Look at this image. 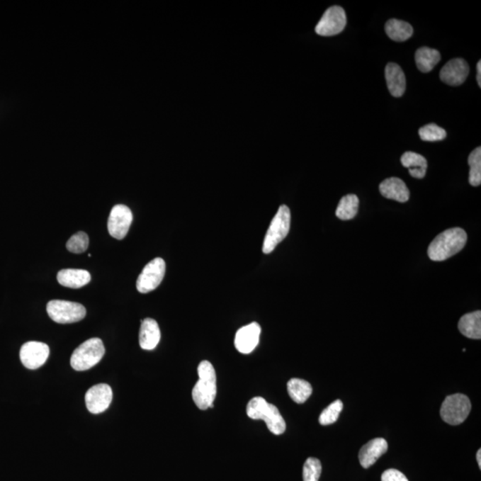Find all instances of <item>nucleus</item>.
Instances as JSON below:
<instances>
[{"label":"nucleus","mask_w":481,"mask_h":481,"mask_svg":"<svg viewBox=\"0 0 481 481\" xmlns=\"http://www.w3.org/2000/svg\"><path fill=\"white\" fill-rule=\"evenodd\" d=\"M105 353V346L102 340L99 338L89 339L79 345L72 353V368L76 371H86V370L94 368L101 361Z\"/></svg>","instance_id":"20e7f679"},{"label":"nucleus","mask_w":481,"mask_h":481,"mask_svg":"<svg viewBox=\"0 0 481 481\" xmlns=\"http://www.w3.org/2000/svg\"><path fill=\"white\" fill-rule=\"evenodd\" d=\"M342 409H344L342 401L340 400H335L322 412L319 417V424L323 426H327V425L336 423Z\"/></svg>","instance_id":"bb28decb"},{"label":"nucleus","mask_w":481,"mask_h":481,"mask_svg":"<svg viewBox=\"0 0 481 481\" xmlns=\"http://www.w3.org/2000/svg\"><path fill=\"white\" fill-rule=\"evenodd\" d=\"M113 390L108 384L100 383L90 387L85 396L86 406L90 413L100 414L110 407Z\"/></svg>","instance_id":"f8f14e48"},{"label":"nucleus","mask_w":481,"mask_h":481,"mask_svg":"<svg viewBox=\"0 0 481 481\" xmlns=\"http://www.w3.org/2000/svg\"><path fill=\"white\" fill-rule=\"evenodd\" d=\"M161 340V331L157 321L145 318L141 322L140 332V347L145 351H153Z\"/></svg>","instance_id":"f3484780"},{"label":"nucleus","mask_w":481,"mask_h":481,"mask_svg":"<svg viewBox=\"0 0 481 481\" xmlns=\"http://www.w3.org/2000/svg\"><path fill=\"white\" fill-rule=\"evenodd\" d=\"M467 238L466 232L463 228H450L442 232L429 247V258L434 261H446L463 250Z\"/></svg>","instance_id":"f257e3e1"},{"label":"nucleus","mask_w":481,"mask_h":481,"mask_svg":"<svg viewBox=\"0 0 481 481\" xmlns=\"http://www.w3.org/2000/svg\"><path fill=\"white\" fill-rule=\"evenodd\" d=\"M441 55L438 50H432L428 47L419 48L415 53V62H417L419 71L427 74L432 71L436 65L441 61Z\"/></svg>","instance_id":"4be33fe9"},{"label":"nucleus","mask_w":481,"mask_h":481,"mask_svg":"<svg viewBox=\"0 0 481 481\" xmlns=\"http://www.w3.org/2000/svg\"><path fill=\"white\" fill-rule=\"evenodd\" d=\"M50 356V347L43 342L29 341L23 345L20 359L26 368L35 370L46 363Z\"/></svg>","instance_id":"9b49d317"},{"label":"nucleus","mask_w":481,"mask_h":481,"mask_svg":"<svg viewBox=\"0 0 481 481\" xmlns=\"http://www.w3.org/2000/svg\"><path fill=\"white\" fill-rule=\"evenodd\" d=\"M380 192L387 199L407 203L409 200L410 192L402 179L390 178L384 180L380 185Z\"/></svg>","instance_id":"dca6fc26"},{"label":"nucleus","mask_w":481,"mask_h":481,"mask_svg":"<svg viewBox=\"0 0 481 481\" xmlns=\"http://www.w3.org/2000/svg\"><path fill=\"white\" fill-rule=\"evenodd\" d=\"M382 481H408V480L400 470L389 469L383 473Z\"/></svg>","instance_id":"7c9ffc66"},{"label":"nucleus","mask_w":481,"mask_h":481,"mask_svg":"<svg viewBox=\"0 0 481 481\" xmlns=\"http://www.w3.org/2000/svg\"><path fill=\"white\" fill-rule=\"evenodd\" d=\"M459 331L463 336L473 340L481 338V312L480 310L468 313L461 317L458 323Z\"/></svg>","instance_id":"aec40b11"},{"label":"nucleus","mask_w":481,"mask_h":481,"mask_svg":"<svg viewBox=\"0 0 481 481\" xmlns=\"http://www.w3.org/2000/svg\"><path fill=\"white\" fill-rule=\"evenodd\" d=\"M419 136L421 140L428 142L441 141L445 140L446 132L442 128L436 125L434 123L427 124L419 130Z\"/></svg>","instance_id":"c85d7f7f"},{"label":"nucleus","mask_w":481,"mask_h":481,"mask_svg":"<svg viewBox=\"0 0 481 481\" xmlns=\"http://www.w3.org/2000/svg\"><path fill=\"white\" fill-rule=\"evenodd\" d=\"M385 78L390 94L395 98L404 95L407 88L406 76L399 64L389 63L385 68Z\"/></svg>","instance_id":"a211bd4d"},{"label":"nucleus","mask_w":481,"mask_h":481,"mask_svg":"<svg viewBox=\"0 0 481 481\" xmlns=\"http://www.w3.org/2000/svg\"><path fill=\"white\" fill-rule=\"evenodd\" d=\"M470 72L469 64L462 58L452 59L441 69L439 77L449 86H460L466 81Z\"/></svg>","instance_id":"4468645a"},{"label":"nucleus","mask_w":481,"mask_h":481,"mask_svg":"<svg viewBox=\"0 0 481 481\" xmlns=\"http://www.w3.org/2000/svg\"><path fill=\"white\" fill-rule=\"evenodd\" d=\"M91 280L89 272L84 269H63L58 272L57 281L61 285L79 289L88 285Z\"/></svg>","instance_id":"6ab92c4d"},{"label":"nucleus","mask_w":481,"mask_h":481,"mask_svg":"<svg viewBox=\"0 0 481 481\" xmlns=\"http://www.w3.org/2000/svg\"><path fill=\"white\" fill-rule=\"evenodd\" d=\"M290 227V212L286 205L280 206L274 219L266 232L262 251L265 254H271L278 244L287 237Z\"/></svg>","instance_id":"39448f33"},{"label":"nucleus","mask_w":481,"mask_h":481,"mask_svg":"<svg viewBox=\"0 0 481 481\" xmlns=\"http://www.w3.org/2000/svg\"><path fill=\"white\" fill-rule=\"evenodd\" d=\"M477 84H479L480 86H481V62L479 61V63L477 64Z\"/></svg>","instance_id":"2f4dec72"},{"label":"nucleus","mask_w":481,"mask_h":481,"mask_svg":"<svg viewBox=\"0 0 481 481\" xmlns=\"http://www.w3.org/2000/svg\"><path fill=\"white\" fill-rule=\"evenodd\" d=\"M385 32L390 39L397 43H403L410 39L414 33L410 23L397 19H390L385 24Z\"/></svg>","instance_id":"5701e85b"},{"label":"nucleus","mask_w":481,"mask_h":481,"mask_svg":"<svg viewBox=\"0 0 481 481\" xmlns=\"http://www.w3.org/2000/svg\"><path fill=\"white\" fill-rule=\"evenodd\" d=\"M166 264L164 259L157 258L145 266L137 281V288L141 293H147L157 288L164 280Z\"/></svg>","instance_id":"6e6552de"},{"label":"nucleus","mask_w":481,"mask_h":481,"mask_svg":"<svg viewBox=\"0 0 481 481\" xmlns=\"http://www.w3.org/2000/svg\"><path fill=\"white\" fill-rule=\"evenodd\" d=\"M199 380L193 387L192 397L193 402L200 410H207L213 407L217 395V375L212 363L202 361L198 368Z\"/></svg>","instance_id":"f03ea898"},{"label":"nucleus","mask_w":481,"mask_h":481,"mask_svg":"<svg viewBox=\"0 0 481 481\" xmlns=\"http://www.w3.org/2000/svg\"><path fill=\"white\" fill-rule=\"evenodd\" d=\"M359 200L355 195L342 197L338 204L336 216L341 220L354 219L358 210Z\"/></svg>","instance_id":"393cba45"},{"label":"nucleus","mask_w":481,"mask_h":481,"mask_svg":"<svg viewBox=\"0 0 481 481\" xmlns=\"http://www.w3.org/2000/svg\"><path fill=\"white\" fill-rule=\"evenodd\" d=\"M401 164L408 169L410 175L414 179H424L426 175L428 164L423 155L414 152H406L401 157Z\"/></svg>","instance_id":"412c9836"},{"label":"nucleus","mask_w":481,"mask_h":481,"mask_svg":"<svg viewBox=\"0 0 481 481\" xmlns=\"http://www.w3.org/2000/svg\"><path fill=\"white\" fill-rule=\"evenodd\" d=\"M247 413L252 420H263L269 431L273 434L281 435L286 430L285 419L280 414L278 408L268 403L261 397H256L247 404Z\"/></svg>","instance_id":"7ed1b4c3"},{"label":"nucleus","mask_w":481,"mask_h":481,"mask_svg":"<svg viewBox=\"0 0 481 481\" xmlns=\"http://www.w3.org/2000/svg\"><path fill=\"white\" fill-rule=\"evenodd\" d=\"M347 24V16L344 9L339 6H332L324 12L316 26L318 35L331 37L341 33Z\"/></svg>","instance_id":"1a4fd4ad"},{"label":"nucleus","mask_w":481,"mask_h":481,"mask_svg":"<svg viewBox=\"0 0 481 481\" xmlns=\"http://www.w3.org/2000/svg\"><path fill=\"white\" fill-rule=\"evenodd\" d=\"M47 311L52 320L63 324L81 321L86 313L85 307L81 304L59 300L48 302Z\"/></svg>","instance_id":"0eeeda50"},{"label":"nucleus","mask_w":481,"mask_h":481,"mask_svg":"<svg viewBox=\"0 0 481 481\" xmlns=\"http://www.w3.org/2000/svg\"><path fill=\"white\" fill-rule=\"evenodd\" d=\"M470 165L469 182L472 186L481 184V148L477 147L470 154L468 158Z\"/></svg>","instance_id":"a878e982"},{"label":"nucleus","mask_w":481,"mask_h":481,"mask_svg":"<svg viewBox=\"0 0 481 481\" xmlns=\"http://www.w3.org/2000/svg\"><path fill=\"white\" fill-rule=\"evenodd\" d=\"M387 450V443L385 439L382 438L372 439L360 449L358 455L360 465L363 468L368 469L378 461L380 456L385 454Z\"/></svg>","instance_id":"2eb2a0df"},{"label":"nucleus","mask_w":481,"mask_h":481,"mask_svg":"<svg viewBox=\"0 0 481 481\" xmlns=\"http://www.w3.org/2000/svg\"><path fill=\"white\" fill-rule=\"evenodd\" d=\"M477 463H479L480 468H481V450L480 449L477 453Z\"/></svg>","instance_id":"473e14b6"},{"label":"nucleus","mask_w":481,"mask_h":481,"mask_svg":"<svg viewBox=\"0 0 481 481\" xmlns=\"http://www.w3.org/2000/svg\"><path fill=\"white\" fill-rule=\"evenodd\" d=\"M470 410L469 397L463 394H454L446 397L441 408V417L446 424L459 425L466 420Z\"/></svg>","instance_id":"423d86ee"},{"label":"nucleus","mask_w":481,"mask_h":481,"mask_svg":"<svg viewBox=\"0 0 481 481\" xmlns=\"http://www.w3.org/2000/svg\"><path fill=\"white\" fill-rule=\"evenodd\" d=\"M289 396L297 404L305 403L312 394V386L305 380L293 378L287 383Z\"/></svg>","instance_id":"b1692460"},{"label":"nucleus","mask_w":481,"mask_h":481,"mask_svg":"<svg viewBox=\"0 0 481 481\" xmlns=\"http://www.w3.org/2000/svg\"><path fill=\"white\" fill-rule=\"evenodd\" d=\"M261 333V325L256 322L239 329L234 338L235 348L242 354H250L257 347Z\"/></svg>","instance_id":"ddd939ff"},{"label":"nucleus","mask_w":481,"mask_h":481,"mask_svg":"<svg viewBox=\"0 0 481 481\" xmlns=\"http://www.w3.org/2000/svg\"><path fill=\"white\" fill-rule=\"evenodd\" d=\"M322 465L317 458L307 459L303 466V481H318L321 476Z\"/></svg>","instance_id":"c756f323"},{"label":"nucleus","mask_w":481,"mask_h":481,"mask_svg":"<svg viewBox=\"0 0 481 481\" xmlns=\"http://www.w3.org/2000/svg\"><path fill=\"white\" fill-rule=\"evenodd\" d=\"M133 214L129 207L118 204L111 210L108 219L109 234L117 240H123L130 230Z\"/></svg>","instance_id":"9d476101"},{"label":"nucleus","mask_w":481,"mask_h":481,"mask_svg":"<svg viewBox=\"0 0 481 481\" xmlns=\"http://www.w3.org/2000/svg\"><path fill=\"white\" fill-rule=\"evenodd\" d=\"M89 239L84 232H78L69 239L67 248L72 254H81L88 250Z\"/></svg>","instance_id":"cd10ccee"}]
</instances>
